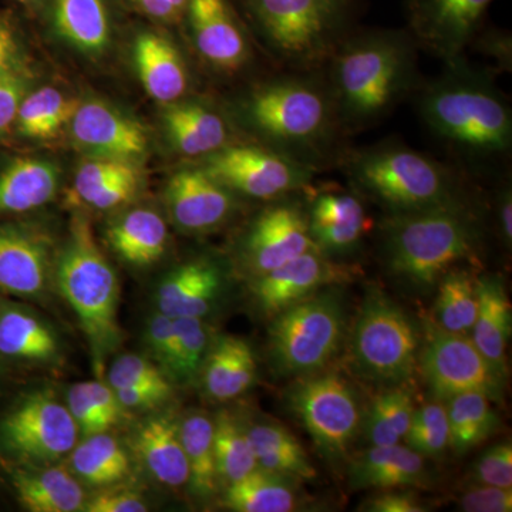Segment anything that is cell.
I'll use <instances>...</instances> for the list:
<instances>
[{
    "instance_id": "4dcf8cb0",
    "label": "cell",
    "mask_w": 512,
    "mask_h": 512,
    "mask_svg": "<svg viewBox=\"0 0 512 512\" xmlns=\"http://www.w3.org/2000/svg\"><path fill=\"white\" fill-rule=\"evenodd\" d=\"M53 25L70 46L99 55L110 42V13L106 0H53Z\"/></svg>"
},
{
    "instance_id": "cb8c5ba5",
    "label": "cell",
    "mask_w": 512,
    "mask_h": 512,
    "mask_svg": "<svg viewBox=\"0 0 512 512\" xmlns=\"http://www.w3.org/2000/svg\"><path fill=\"white\" fill-rule=\"evenodd\" d=\"M478 312L471 340L481 355L504 379L507 375V348L511 338L512 311L503 279L484 275L477 279Z\"/></svg>"
},
{
    "instance_id": "83f0119b",
    "label": "cell",
    "mask_w": 512,
    "mask_h": 512,
    "mask_svg": "<svg viewBox=\"0 0 512 512\" xmlns=\"http://www.w3.org/2000/svg\"><path fill=\"white\" fill-rule=\"evenodd\" d=\"M136 450L148 471L167 487H183L190 480L180 423L171 417H154L141 424Z\"/></svg>"
},
{
    "instance_id": "7402d4cb",
    "label": "cell",
    "mask_w": 512,
    "mask_h": 512,
    "mask_svg": "<svg viewBox=\"0 0 512 512\" xmlns=\"http://www.w3.org/2000/svg\"><path fill=\"white\" fill-rule=\"evenodd\" d=\"M50 242L32 229L0 228V288L23 296L45 289Z\"/></svg>"
},
{
    "instance_id": "74e56055",
    "label": "cell",
    "mask_w": 512,
    "mask_h": 512,
    "mask_svg": "<svg viewBox=\"0 0 512 512\" xmlns=\"http://www.w3.org/2000/svg\"><path fill=\"white\" fill-rule=\"evenodd\" d=\"M192 490L200 497H210L217 490L218 476L214 456V421L208 414L194 412L180 423Z\"/></svg>"
},
{
    "instance_id": "c3c4849f",
    "label": "cell",
    "mask_w": 512,
    "mask_h": 512,
    "mask_svg": "<svg viewBox=\"0 0 512 512\" xmlns=\"http://www.w3.org/2000/svg\"><path fill=\"white\" fill-rule=\"evenodd\" d=\"M458 507L466 512H511L512 488L474 483L460 495Z\"/></svg>"
},
{
    "instance_id": "816d5d0a",
    "label": "cell",
    "mask_w": 512,
    "mask_h": 512,
    "mask_svg": "<svg viewBox=\"0 0 512 512\" xmlns=\"http://www.w3.org/2000/svg\"><path fill=\"white\" fill-rule=\"evenodd\" d=\"M360 511L367 512H426V504L417 497L416 493L404 488H387L367 498L360 505Z\"/></svg>"
},
{
    "instance_id": "9f6ffc18",
    "label": "cell",
    "mask_w": 512,
    "mask_h": 512,
    "mask_svg": "<svg viewBox=\"0 0 512 512\" xmlns=\"http://www.w3.org/2000/svg\"><path fill=\"white\" fill-rule=\"evenodd\" d=\"M148 348L151 349L156 359L167 366L173 352L174 325L173 318L158 313L148 322L146 333Z\"/></svg>"
},
{
    "instance_id": "484cf974",
    "label": "cell",
    "mask_w": 512,
    "mask_h": 512,
    "mask_svg": "<svg viewBox=\"0 0 512 512\" xmlns=\"http://www.w3.org/2000/svg\"><path fill=\"white\" fill-rule=\"evenodd\" d=\"M205 392L218 402L237 399L255 382L256 360L247 340L222 336L202 363Z\"/></svg>"
},
{
    "instance_id": "52a82bcc",
    "label": "cell",
    "mask_w": 512,
    "mask_h": 512,
    "mask_svg": "<svg viewBox=\"0 0 512 512\" xmlns=\"http://www.w3.org/2000/svg\"><path fill=\"white\" fill-rule=\"evenodd\" d=\"M57 285L89 339L97 370L120 342L119 281L94 239L92 225L76 217L56 271Z\"/></svg>"
},
{
    "instance_id": "db71d44e",
    "label": "cell",
    "mask_w": 512,
    "mask_h": 512,
    "mask_svg": "<svg viewBox=\"0 0 512 512\" xmlns=\"http://www.w3.org/2000/svg\"><path fill=\"white\" fill-rule=\"evenodd\" d=\"M146 503L140 495L123 488H109L94 495L84 505L87 512H146Z\"/></svg>"
},
{
    "instance_id": "f907efd6",
    "label": "cell",
    "mask_w": 512,
    "mask_h": 512,
    "mask_svg": "<svg viewBox=\"0 0 512 512\" xmlns=\"http://www.w3.org/2000/svg\"><path fill=\"white\" fill-rule=\"evenodd\" d=\"M26 89L28 77L20 69L0 77V136L15 123Z\"/></svg>"
},
{
    "instance_id": "d590c367",
    "label": "cell",
    "mask_w": 512,
    "mask_h": 512,
    "mask_svg": "<svg viewBox=\"0 0 512 512\" xmlns=\"http://www.w3.org/2000/svg\"><path fill=\"white\" fill-rule=\"evenodd\" d=\"M444 403L450 424V447L457 454H466L480 446L497 429V414L487 394L461 393Z\"/></svg>"
},
{
    "instance_id": "60d3db41",
    "label": "cell",
    "mask_w": 512,
    "mask_h": 512,
    "mask_svg": "<svg viewBox=\"0 0 512 512\" xmlns=\"http://www.w3.org/2000/svg\"><path fill=\"white\" fill-rule=\"evenodd\" d=\"M77 101L67 99L60 90L42 87L25 96L16 123L22 136L49 140L72 120Z\"/></svg>"
},
{
    "instance_id": "7dc6e473",
    "label": "cell",
    "mask_w": 512,
    "mask_h": 512,
    "mask_svg": "<svg viewBox=\"0 0 512 512\" xmlns=\"http://www.w3.org/2000/svg\"><path fill=\"white\" fill-rule=\"evenodd\" d=\"M474 483L512 488V446L500 443L488 448L473 468Z\"/></svg>"
},
{
    "instance_id": "ffe728a7",
    "label": "cell",
    "mask_w": 512,
    "mask_h": 512,
    "mask_svg": "<svg viewBox=\"0 0 512 512\" xmlns=\"http://www.w3.org/2000/svg\"><path fill=\"white\" fill-rule=\"evenodd\" d=\"M306 205L309 232L322 254L335 258L348 255L362 244L370 231L365 205L355 192L320 190Z\"/></svg>"
},
{
    "instance_id": "94428289",
    "label": "cell",
    "mask_w": 512,
    "mask_h": 512,
    "mask_svg": "<svg viewBox=\"0 0 512 512\" xmlns=\"http://www.w3.org/2000/svg\"><path fill=\"white\" fill-rule=\"evenodd\" d=\"M134 2L151 18L174 20L181 16L168 0H134Z\"/></svg>"
},
{
    "instance_id": "7a4b0ae2",
    "label": "cell",
    "mask_w": 512,
    "mask_h": 512,
    "mask_svg": "<svg viewBox=\"0 0 512 512\" xmlns=\"http://www.w3.org/2000/svg\"><path fill=\"white\" fill-rule=\"evenodd\" d=\"M419 45L409 29H355L323 67L345 136L380 123L420 89Z\"/></svg>"
},
{
    "instance_id": "b9f144b4",
    "label": "cell",
    "mask_w": 512,
    "mask_h": 512,
    "mask_svg": "<svg viewBox=\"0 0 512 512\" xmlns=\"http://www.w3.org/2000/svg\"><path fill=\"white\" fill-rule=\"evenodd\" d=\"M214 456L218 480L227 485L258 468L245 427L228 412H221L214 421Z\"/></svg>"
},
{
    "instance_id": "e0dca14e",
    "label": "cell",
    "mask_w": 512,
    "mask_h": 512,
    "mask_svg": "<svg viewBox=\"0 0 512 512\" xmlns=\"http://www.w3.org/2000/svg\"><path fill=\"white\" fill-rule=\"evenodd\" d=\"M192 40L202 59L221 73L247 66L251 49L229 0H188Z\"/></svg>"
},
{
    "instance_id": "f5cc1de1",
    "label": "cell",
    "mask_w": 512,
    "mask_h": 512,
    "mask_svg": "<svg viewBox=\"0 0 512 512\" xmlns=\"http://www.w3.org/2000/svg\"><path fill=\"white\" fill-rule=\"evenodd\" d=\"M67 409L76 421L79 430L83 431L84 436L92 434L106 433L107 429L101 420L99 412L84 392L82 383L74 384L67 393Z\"/></svg>"
},
{
    "instance_id": "3957f363",
    "label": "cell",
    "mask_w": 512,
    "mask_h": 512,
    "mask_svg": "<svg viewBox=\"0 0 512 512\" xmlns=\"http://www.w3.org/2000/svg\"><path fill=\"white\" fill-rule=\"evenodd\" d=\"M241 114L262 146L318 173L342 157L345 136L323 69L291 72L256 87Z\"/></svg>"
},
{
    "instance_id": "5b68a950",
    "label": "cell",
    "mask_w": 512,
    "mask_h": 512,
    "mask_svg": "<svg viewBox=\"0 0 512 512\" xmlns=\"http://www.w3.org/2000/svg\"><path fill=\"white\" fill-rule=\"evenodd\" d=\"M338 163L357 191L390 214L471 205L458 171L399 141L345 150Z\"/></svg>"
},
{
    "instance_id": "44dd1931",
    "label": "cell",
    "mask_w": 512,
    "mask_h": 512,
    "mask_svg": "<svg viewBox=\"0 0 512 512\" xmlns=\"http://www.w3.org/2000/svg\"><path fill=\"white\" fill-rule=\"evenodd\" d=\"M224 288L220 266L195 259L165 276L157 289L158 311L170 318H204Z\"/></svg>"
},
{
    "instance_id": "4fadbf2b",
    "label": "cell",
    "mask_w": 512,
    "mask_h": 512,
    "mask_svg": "<svg viewBox=\"0 0 512 512\" xmlns=\"http://www.w3.org/2000/svg\"><path fill=\"white\" fill-rule=\"evenodd\" d=\"M493 0H406V15L420 49L444 64L464 57L474 36L484 28Z\"/></svg>"
},
{
    "instance_id": "ba28073f",
    "label": "cell",
    "mask_w": 512,
    "mask_h": 512,
    "mask_svg": "<svg viewBox=\"0 0 512 512\" xmlns=\"http://www.w3.org/2000/svg\"><path fill=\"white\" fill-rule=\"evenodd\" d=\"M420 345L402 306L382 291L367 292L350 333V362L357 375L384 387L409 382L419 366Z\"/></svg>"
},
{
    "instance_id": "f546056e",
    "label": "cell",
    "mask_w": 512,
    "mask_h": 512,
    "mask_svg": "<svg viewBox=\"0 0 512 512\" xmlns=\"http://www.w3.org/2000/svg\"><path fill=\"white\" fill-rule=\"evenodd\" d=\"M245 431L256 463L262 470L298 481L313 480L318 476L305 448L286 427L264 421L251 424Z\"/></svg>"
},
{
    "instance_id": "2e32d148",
    "label": "cell",
    "mask_w": 512,
    "mask_h": 512,
    "mask_svg": "<svg viewBox=\"0 0 512 512\" xmlns=\"http://www.w3.org/2000/svg\"><path fill=\"white\" fill-rule=\"evenodd\" d=\"M10 446L35 460H57L76 447L79 427L69 409L50 394L26 400L3 424Z\"/></svg>"
},
{
    "instance_id": "681fc988",
    "label": "cell",
    "mask_w": 512,
    "mask_h": 512,
    "mask_svg": "<svg viewBox=\"0 0 512 512\" xmlns=\"http://www.w3.org/2000/svg\"><path fill=\"white\" fill-rule=\"evenodd\" d=\"M470 46L476 47L477 52L493 60L498 70L512 72V37L507 30L483 28L471 40Z\"/></svg>"
},
{
    "instance_id": "9c48e42d",
    "label": "cell",
    "mask_w": 512,
    "mask_h": 512,
    "mask_svg": "<svg viewBox=\"0 0 512 512\" xmlns=\"http://www.w3.org/2000/svg\"><path fill=\"white\" fill-rule=\"evenodd\" d=\"M335 288L338 286L313 293L274 316L269 346L281 375H315L339 352L346 316Z\"/></svg>"
},
{
    "instance_id": "e575fe53",
    "label": "cell",
    "mask_w": 512,
    "mask_h": 512,
    "mask_svg": "<svg viewBox=\"0 0 512 512\" xmlns=\"http://www.w3.org/2000/svg\"><path fill=\"white\" fill-rule=\"evenodd\" d=\"M434 303L437 328L457 335H470L478 312L477 278L467 269H451L440 279Z\"/></svg>"
},
{
    "instance_id": "4316f807",
    "label": "cell",
    "mask_w": 512,
    "mask_h": 512,
    "mask_svg": "<svg viewBox=\"0 0 512 512\" xmlns=\"http://www.w3.org/2000/svg\"><path fill=\"white\" fill-rule=\"evenodd\" d=\"M164 117L174 147L185 157L204 158L229 144L224 117L205 104L173 103Z\"/></svg>"
},
{
    "instance_id": "30bf717a",
    "label": "cell",
    "mask_w": 512,
    "mask_h": 512,
    "mask_svg": "<svg viewBox=\"0 0 512 512\" xmlns=\"http://www.w3.org/2000/svg\"><path fill=\"white\" fill-rule=\"evenodd\" d=\"M299 379L288 394L289 407L323 456L343 460L362 429L363 413L355 387L336 373Z\"/></svg>"
},
{
    "instance_id": "277c9868",
    "label": "cell",
    "mask_w": 512,
    "mask_h": 512,
    "mask_svg": "<svg viewBox=\"0 0 512 512\" xmlns=\"http://www.w3.org/2000/svg\"><path fill=\"white\" fill-rule=\"evenodd\" d=\"M481 242L483 232L473 205L390 214L380 234L387 272L417 291L436 288L451 269L473 261Z\"/></svg>"
},
{
    "instance_id": "5bb4252c",
    "label": "cell",
    "mask_w": 512,
    "mask_h": 512,
    "mask_svg": "<svg viewBox=\"0 0 512 512\" xmlns=\"http://www.w3.org/2000/svg\"><path fill=\"white\" fill-rule=\"evenodd\" d=\"M309 251L319 249L309 232L306 205L289 195L255 218L242 244V261L255 278Z\"/></svg>"
},
{
    "instance_id": "836d02e7",
    "label": "cell",
    "mask_w": 512,
    "mask_h": 512,
    "mask_svg": "<svg viewBox=\"0 0 512 512\" xmlns=\"http://www.w3.org/2000/svg\"><path fill=\"white\" fill-rule=\"evenodd\" d=\"M20 504L32 512H74L84 507V491L63 467H50L39 473L16 478Z\"/></svg>"
},
{
    "instance_id": "d6a6232c",
    "label": "cell",
    "mask_w": 512,
    "mask_h": 512,
    "mask_svg": "<svg viewBox=\"0 0 512 512\" xmlns=\"http://www.w3.org/2000/svg\"><path fill=\"white\" fill-rule=\"evenodd\" d=\"M298 480L256 468L227 485L224 504L237 512H291L299 507Z\"/></svg>"
},
{
    "instance_id": "603a6c76",
    "label": "cell",
    "mask_w": 512,
    "mask_h": 512,
    "mask_svg": "<svg viewBox=\"0 0 512 512\" xmlns=\"http://www.w3.org/2000/svg\"><path fill=\"white\" fill-rule=\"evenodd\" d=\"M350 485L357 490L421 487L429 483L426 458L409 446L370 447L349 467Z\"/></svg>"
},
{
    "instance_id": "1f68e13d",
    "label": "cell",
    "mask_w": 512,
    "mask_h": 512,
    "mask_svg": "<svg viewBox=\"0 0 512 512\" xmlns=\"http://www.w3.org/2000/svg\"><path fill=\"white\" fill-rule=\"evenodd\" d=\"M110 247L127 264H154L167 248L168 229L151 210H134L114 222L107 231Z\"/></svg>"
},
{
    "instance_id": "be15d7a7",
    "label": "cell",
    "mask_w": 512,
    "mask_h": 512,
    "mask_svg": "<svg viewBox=\"0 0 512 512\" xmlns=\"http://www.w3.org/2000/svg\"><path fill=\"white\" fill-rule=\"evenodd\" d=\"M16 2H19L20 5L23 6H36L39 5V3H42L43 0H16Z\"/></svg>"
},
{
    "instance_id": "6f0895ef",
    "label": "cell",
    "mask_w": 512,
    "mask_h": 512,
    "mask_svg": "<svg viewBox=\"0 0 512 512\" xmlns=\"http://www.w3.org/2000/svg\"><path fill=\"white\" fill-rule=\"evenodd\" d=\"M113 390L121 406L127 409H148L164 402L171 394V386H137Z\"/></svg>"
},
{
    "instance_id": "7c38bea8",
    "label": "cell",
    "mask_w": 512,
    "mask_h": 512,
    "mask_svg": "<svg viewBox=\"0 0 512 512\" xmlns=\"http://www.w3.org/2000/svg\"><path fill=\"white\" fill-rule=\"evenodd\" d=\"M417 367L434 399L441 402L467 392H481L491 400L497 399L504 380L471 338L440 328L431 329L421 343Z\"/></svg>"
},
{
    "instance_id": "680465c9",
    "label": "cell",
    "mask_w": 512,
    "mask_h": 512,
    "mask_svg": "<svg viewBox=\"0 0 512 512\" xmlns=\"http://www.w3.org/2000/svg\"><path fill=\"white\" fill-rule=\"evenodd\" d=\"M19 70V42L15 30L0 19V77Z\"/></svg>"
},
{
    "instance_id": "8d00e7d4",
    "label": "cell",
    "mask_w": 512,
    "mask_h": 512,
    "mask_svg": "<svg viewBox=\"0 0 512 512\" xmlns=\"http://www.w3.org/2000/svg\"><path fill=\"white\" fill-rule=\"evenodd\" d=\"M414 410L413 394L404 384L387 387L363 414L362 429L370 447L394 446L404 440Z\"/></svg>"
},
{
    "instance_id": "9a60e30c",
    "label": "cell",
    "mask_w": 512,
    "mask_h": 512,
    "mask_svg": "<svg viewBox=\"0 0 512 512\" xmlns=\"http://www.w3.org/2000/svg\"><path fill=\"white\" fill-rule=\"evenodd\" d=\"M353 276L352 266L320 251H309L266 274L255 276L252 296L261 312L274 318L313 293L348 284Z\"/></svg>"
},
{
    "instance_id": "91938a15",
    "label": "cell",
    "mask_w": 512,
    "mask_h": 512,
    "mask_svg": "<svg viewBox=\"0 0 512 512\" xmlns=\"http://www.w3.org/2000/svg\"><path fill=\"white\" fill-rule=\"evenodd\" d=\"M497 222L504 247H512V190L510 183H504L497 198Z\"/></svg>"
},
{
    "instance_id": "f35d334b",
    "label": "cell",
    "mask_w": 512,
    "mask_h": 512,
    "mask_svg": "<svg viewBox=\"0 0 512 512\" xmlns=\"http://www.w3.org/2000/svg\"><path fill=\"white\" fill-rule=\"evenodd\" d=\"M73 450V470L90 485L107 487L119 483L130 474V461L126 451L109 434L87 436Z\"/></svg>"
},
{
    "instance_id": "f6af8a7d",
    "label": "cell",
    "mask_w": 512,
    "mask_h": 512,
    "mask_svg": "<svg viewBox=\"0 0 512 512\" xmlns=\"http://www.w3.org/2000/svg\"><path fill=\"white\" fill-rule=\"evenodd\" d=\"M140 174L134 161L117 160V158L93 157L80 165L74 178V192L77 198L86 204L97 192L109 187L121 178Z\"/></svg>"
},
{
    "instance_id": "f1b7e54d",
    "label": "cell",
    "mask_w": 512,
    "mask_h": 512,
    "mask_svg": "<svg viewBox=\"0 0 512 512\" xmlns=\"http://www.w3.org/2000/svg\"><path fill=\"white\" fill-rule=\"evenodd\" d=\"M59 168L40 158H19L0 173V214H22L55 198Z\"/></svg>"
},
{
    "instance_id": "8fae6325",
    "label": "cell",
    "mask_w": 512,
    "mask_h": 512,
    "mask_svg": "<svg viewBox=\"0 0 512 512\" xmlns=\"http://www.w3.org/2000/svg\"><path fill=\"white\" fill-rule=\"evenodd\" d=\"M232 192L255 200H281L308 191L316 171L262 144H228L200 164Z\"/></svg>"
},
{
    "instance_id": "d4e9b609",
    "label": "cell",
    "mask_w": 512,
    "mask_h": 512,
    "mask_svg": "<svg viewBox=\"0 0 512 512\" xmlns=\"http://www.w3.org/2000/svg\"><path fill=\"white\" fill-rule=\"evenodd\" d=\"M134 62L144 89L160 103H177L188 89V72L183 57L170 39L144 32L134 43Z\"/></svg>"
},
{
    "instance_id": "8992f818",
    "label": "cell",
    "mask_w": 512,
    "mask_h": 512,
    "mask_svg": "<svg viewBox=\"0 0 512 512\" xmlns=\"http://www.w3.org/2000/svg\"><path fill=\"white\" fill-rule=\"evenodd\" d=\"M269 52L291 72L320 70L356 29L366 0H239Z\"/></svg>"
},
{
    "instance_id": "6da1fadb",
    "label": "cell",
    "mask_w": 512,
    "mask_h": 512,
    "mask_svg": "<svg viewBox=\"0 0 512 512\" xmlns=\"http://www.w3.org/2000/svg\"><path fill=\"white\" fill-rule=\"evenodd\" d=\"M417 110L431 134L471 171L505 165L512 153V110L493 76L466 56L421 83Z\"/></svg>"
},
{
    "instance_id": "ac0fdd59",
    "label": "cell",
    "mask_w": 512,
    "mask_h": 512,
    "mask_svg": "<svg viewBox=\"0 0 512 512\" xmlns=\"http://www.w3.org/2000/svg\"><path fill=\"white\" fill-rule=\"evenodd\" d=\"M69 124L76 146L93 157L136 161L146 154L144 127L103 101L77 104Z\"/></svg>"
},
{
    "instance_id": "bcb514c9",
    "label": "cell",
    "mask_w": 512,
    "mask_h": 512,
    "mask_svg": "<svg viewBox=\"0 0 512 512\" xmlns=\"http://www.w3.org/2000/svg\"><path fill=\"white\" fill-rule=\"evenodd\" d=\"M109 382L113 389L137 386H170L156 366L144 357L127 353L114 360L109 370Z\"/></svg>"
},
{
    "instance_id": "6125c7cd",
    "label": "cell",
    "mask_w": 512,
    "mask_h": 512,
    "mask_svg": "<svg viewBox=\"0 0 512 512\" xmlns=\"http://www.w3.org/2000/svg\"><path fill=\"white\" fill-rule=\"evenodd\" d=\"M171 3V6L175 10H177L180 15H183L184 12H187L188 0H168Z\"/></svg>"
},
{
    "instance_id": "11a10c76",
    "label": "cell",
    "mask_w": 512,
    "mask_h": 512,
    "mask_svg": "<svg viewBox=\"0 0 512 512\" xmlns=\"http://www.w3.org/2000/svg\"><path fill=\"white\" fill-rule=\"evenodd\" d=\"M82 386L84 392L92 400L97 412H99L106 429L109 430L114 424L119 423L121 417H123V406H121L119 399H117L113 387L106 386V384L99 382V380L84 382Z\"/></svg>"
},
{
    "instance_id": "ee69618b",
    "label": "cell",
    "mask_w": 512,
    "mask_h": 512,
    "mask_svg": "<svg viewBox=\"0 0 512 512\" xmlns=\"http://www.w3.org/2000/svg\"><path fill=\"white\" fill-rule=\"evenodd\" d=\"M404 440L407 446L424 458L443 456L450 447L446 403L434 399V402L416 407Z\"/></svg>"
},
{
    "instance_id": "7bdbcfd3",
    "label": "cell",
    "mask_w": 512,
    "mask_h": 512,
    "mask_svg": "<svg viewBox=\"0 0 512 512\" xmlns=\"http://www.w3.org/2000/svg\"><path fill=\"white\" fill-rule=\"evenodd\" d=\"M173 352L167 369L175 379L188 380L200 372L208 353V330L202 318H173Z\"/></svg>"
},
{
    "instance_id": "d6986e66",
    "label": "cell",
    "mask_w": 512,
    "mask_h": 512,
    "mask_svg": "<svg viewBox=\"0 0 512 512\" xmlns=\"http://www.w3.org/2000/svg\"><path fill=\"white\" fill-rule=\"evenodd\" d=\"M234 194L201 165L177 171L165 191L175 224L190 232L211 231L224 224L234 212Z\"/></svg>"
},
{
    "instance_id": "ab89813d",
    "label": "cell",
    "mask_w": 512,
    "mask_h": 512,
    "mask_svg": "<svg viewBox=\"0 0 512 512\" xmlns=\"http://www.w3.org/2000/svg\"><path fill=\"white\" fill-rule=\"evenodd\" d=\"M57 350L55 335L39 319L19 311L0 315V353L3 355L49 362L55 359Z\"/></svg>"
}]
</instances>
